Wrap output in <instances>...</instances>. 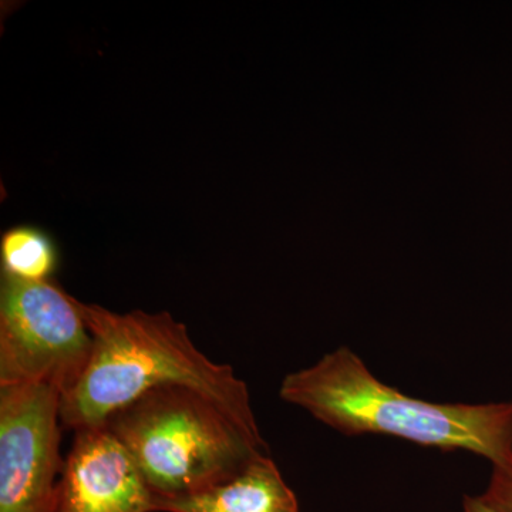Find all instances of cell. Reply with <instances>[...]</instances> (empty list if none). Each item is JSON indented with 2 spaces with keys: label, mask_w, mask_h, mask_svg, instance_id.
<instances>
[{
  "label": "cell",
  "mask_w": 512,
  "mask_h": 512,
  "mask_svg": "<svg viewBox=\"0 0 512 512\" xmlns=\"http://www.w3.org/2000/svg\"><path fill=\"white\" fill-rule=\"evenodd\" d=\"M133 457L104 426L76 431L49 512H153Z\"/></svg>",
  "instance_id": "6"
},
{
  "label": "cell",
  "mask_w": 512,
  "mask_h": 512,
  "mask_svg": "<svg viewBox=\"0 0 512 512\" xmlns=\"http://www.w3.org/2000/svg\"><path fill=\"white\" fill-rule=\"evenodd\" d=\"M480 497L494 510L512 512V470L493 467L487 490Z\"/></svg>",
  "instance_id": "9"
},
{
  "label": "cell",
  "mask_w": 512,
  "mask_h": 512,
  "mask_svg": "<svg viewBox=\"0 0 512 512\" xmlns=\"http://www.w3.org/2000/svg\"><path fill=\"white\" fill-rule=\"evenodd\" d=\"M92 350L77 299L50 281H25L2 272L0 387L50 384L62 394L69 392Z\"/></svg>",
  "instance_id": "4"
},
{
  "label": "cell",
  "mask_w": 512,
  "mask_h": 512,
  "mask_svg": "<svg viewBox=\"0 0 512 512\" xmlns=\"http://www.w3.org/2000/svg\"><path fill=\"white\" fill-rule=\"evenodd\" d=\"M60 399L50 384L0 387V512H49L64 464Z\"/></svg>",
  "instance_id": "5"
},
{
  "label": "cell",
  "mask_w": 512,
  "mask_h": 512,
  "mask_svg": "<svg viewBox=\"0 0 512 512\" xmlns=\"http://www.w3.org/2000/svg\"><path fill=\"white\" fill-rule=\"evenodd\" d=\"M279 396L346 436L386 434L443 451H468L512 470V402L414 399L377 379L349 348L286 375Z\"/></svg>",
  "instance_id": "2"
},
{
  "label": "cell",
  "mask_w": 512,
  "mask_h": 512,
  "mask_svg": "<svg viewBox=\"0 0 512 512\" xmlns=\"http://www.w3.org/2000/svg\"><path fill=\"white\" fill-rule=\"evenodd\" d=\"M463 512H500L494 510L493 507H490L487 503H484L481 500V497H470V495H466L463 501Z\"/></svg>",
  "instance_id": "10"
},
{
  "label": "cell",
  "mask_w": 512,
  "mask_h": 512,
  "mask_svg": "<svg viewBox=\"0 0 512 512\" xmlns=\"http://www.w3.org/2000/svg\"><path fill=\"white\" fill-rule=\"evenodd\" d=\"M153 512H299L298 498L269 454L202 493L154 500Z\"/></svg>",
  "instance_id": "7"
},
{
  "label": "cell",
  "mask_w": 512,
  "mask_h": 512,
  "mask_svg": "<svg viewBox=\"0 0 512 512\" xmlns=\"http://www.w3.org/2000/svg\"><path fill=\"white\" fill-rule=\"evenodd\" d=\"M103 426L133 457L154 500L202 493L268 454L258 423L180 384L151 389Z\"/></svg>",
  "instance_id": "3"
},
{
  "label": "cell",
  "mask_w": 512,
  "mask_h": 512,
  "mask_svg": "<svg viewBox=\"0 0 512 512\" xmlns=\"http://www.w3.org/2000/svg\"><path fill=\"white\" fill-rule=\"evenodd\" d=\"M2 272L25 281H50L59 254L55 241L43 229L20 225L6 231L0 242Z\"/></svg>",
  "instance_id": "8"
},
{
  "label": "cell",
  "mask_w": 512,
  "mask_h": 512,
  "mask_svg": "<svg viewBox=\"0 0 512 512\" xmlns=\"http://www.w3.org/2000/svg\"><path fill=\"white\" fill-rule=\"evenodd\" d=\"M93 338L79 382L60 399V421L74 431L100 427L111 414L160 386L200 390L242 420L256 423L247 383L212 362L168 312H111L77 301Z\"/></svg>",
  "instance_id": "1"
}]
</instances>
